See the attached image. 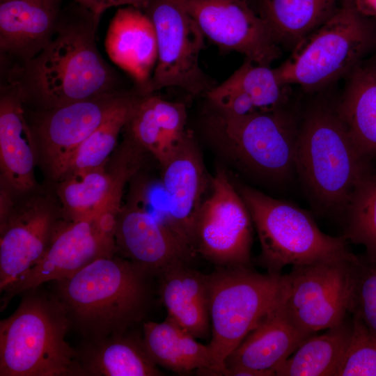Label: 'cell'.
<instances>
[{"instance_id":"obj_1","label":"cell","mask_w":376,"mask_h":376,"mask_svg":"<svg viewBox=\"0 0 376 376\" xmlns=\"http://www.w3.org/2000/svg\"><path fill=\"white\" fill-rule=\"evenodd\" d=\"M70 2L49 43L28 62L3 70L1 86L24 107L45 110L120 91L116 72L96 44L101 17Z\"/></svg>"},{"instance_id":"obj_2","label":"cell","mask_w":376,"mask_h":376,"mask_svg":"<svg viewBox=\"0 0 376 376\" xmlns=\"http://www.w3.org/2000/svg\"><path fill=\"white\" fill-rule=\"evenodd\" d=\"M149 276L132 262L114 255L52 281L53 293L70 328L86 340L98 339L123 334L143 318L149 301Z\"/></svg>"},{"instance_id":"obj_3","label":"cell","mask_w":376,"mask_h":376,"mask_svg":"<svg viewBox=\"0 0 376 376\" xmlns=\"http://www.w3.org/2000/svg\"><path fill=\"white\" fill-rule=\"evenodd\" d=\"M21 295L0 322V376H83L78 351L65 339L69 319L53 292L40 285Z\"/></svg>"},{"instance_id":"obj_4","label":"cell","mask_w":376,"mask_h":376,"mask_svg":"<svg viewBox=\"0 0 376 376\" xmlns=\"http://www.w3.org/2000/svg\"><path fill=\"white\" fill-rule=\"evenodd\" d=\"M336 111L317 107L299 127L296 172L317 209L344 212L361 182L372 173Z\"/></svg>"},{"instance_id":"obj_5","label":"cell","mask_w":376,"mask_h":376,"mask_svg":"<svg viewBox=\"0 0 376 376\" xmlns=\"http://www.w3.org/2000/svg\"><path fill=\"white\" fill-rule=\"evenodd\" d=\"M299 127L283 108L237 116L212 108L205 132L221 155L246 173L284 182L296 171Z\"/></svg>"},{"instance_id":"obj_6","label":"cell","mask_w":376,"mask_h":376,"mask_svg":"<svg viewBox=\"0 0 376 376\" xmlns=\"http://www.w3.org/2000/svg\"><path fill=\"white\" fill-rule=\"evenodd\" d=\"M208 276L211 375H224L228 354L284 299L285 274H260L249 267H219Z\"/></svg>"},{"instance_id":"obj_7","label":"cell","mask_w":376,"mask_h":376,"mask_svg":"<svg viewBox=\"0 0 376 376\" xmlns=\"http://www.w3.org/2000/svg\"><path fill=\"white\" fill-rule=\"evenodd\" d=\"M237 189L251 214L260 244L259 261L267 272L353 254L344 236L324 233L304 210L247 185Z\"/></svg>"},{"instance_id":"obj_8","label":"cell","mask_w":376,"mask_h":376,"mask_svg":"<svg viewBox=\"0 0 376 376\" xmlns=\"http://www.w3.org/2000/svg\"><path fill=\"white\" fill-rule=\"evenodd\" d=\"M375 42L373 26L354 7H345L301 38L274 71L283 86L317 88L351 70Z\"/></svg>"},{"instance_id":"obj_9","label":"cell","mask_w":376,"mask_h":376,"mask_svg":"<svg viewBox=\"0 0 376 376\" xmlns=\"http://www.w3.org/2000/svg\"><path fill=\"white\" fill-rule=\"evenodd\" d=\"M121 207L77 220L63 217L40 260L1 293V309L24 292L65 279L95 261L116 253L115 231Z\"/></svg>"},{"instance_id":"obj_10","label":"cell","mask_w":376,"mask_h":376,"mask_svg":"<svg viewBox=\"0 0 376 376\" xmlns=\"http://www.w3.org/2000/svg\"><path fill=\"white\" fill-rule=\"evenodd\" d=\"M143 11L155 28L157 59L141 94L179 88L192 96L206 95L214 86L199 65L205 36L194 19L171 0H148Z\"/></svg>"},{"instance_id":"obj_11","label":"cell","mask_w":376,"mask_h":376,"mask_svg":"<svg viewBox=\"0 0 376 376\" xmlns=\"http://www.w3.org/2000/svg\"><path fill=\"white\" fill-rule=\"evenodd\" d=\"M196 219L194 249L218 267H249L253 223L226 171L217 169Z\"/></svg>"},{"instance_id":"obj_12","label":"cell","mask_w":376,"mask_h":376,"mask_svg":"<svg viewBox=\"0 0 376 376\" xmlns=\"http://www.w3.org/2000/svg\"><path fill=\"white\" fill-rule=\"evenodd\" d=\"M357 255L292 266L285 274V310L311 336L340 323L348 313L352 265Z\"/></svg>"},{"instance_id":"obj_13","label":"cell","mask_w":376,"mask_h":376,"mask_svg":"<svg viewBox=\"0 0 376 376\" xmlns=\"http://www.w3.org/2000/svg\"><path fill=\"white\" fill-rule=\"evenodd\" d=\"M196 22L205 38L225 51L269 66L281 51L267 22L244 0H171Z\"/></svg>"},{"instance_id":"obj_14","label":"cell","mask_w":376,"mask_h":376,"mask_svg":"<svg viewBox=\"0 0 376 376\" xmlns=\"http://www.w3.org/2000/svg\"><path fill=\"white\" fill-rule=\"evenodd\" d=\"M124 93L119 91L56 108L36 110L33 120L29 123L38 157L51 177L56 180L64 177L77 150Z\"/></svg>"},{"instance_id":"obj_15","label":"cell","mask_w":376,"mask_h":376,"mask_svg":"<svg viewBox=\"0 0 376 376\" xmlns=\"http://www.w3.org/2000/svg\"><path fill=\"white\" fill-rule=\"evenodd\" d=\"M61 217L50 203L32 198L10 209L1 221V293L40 260L62 220Z\"/></svg>"},{"instance_id":"obj_16","label":"cell","mask_w":376,"mask_h":376,"mask_svg":"<svg viewBox=\"0 0 376 376\" xmlns=\"http://www.w3.org/2000/svg\"><path fill=\"white\" fill-rule=\"evenodd\" d=\"M116 253L150 275L188 262L196 255L168 227L130 198L118 214Z\"/></svg>"},{"instance_id":"obj_17","label":"cell","mask_w":376,"mask_h":376,"mask_svg":"<svg viewBox=\"0 0 376 376\" xmlns=\"http://www.w3.org/2000/svg\"><path fill=\"white\" fill-rule=\"evenodd\" d=\"M65 0H0L3 70L28 62L52 40Z\"/></svg>"},{"instance_id":"obj_18","label":"cell","mask_w":376,"mask_h":376,"mask_svg":"<svg viewBox=\"0 0 376 376\" xmlns=\"http://www.w3.org/2000/svg\"><path fill=\"white\" fill-rule=\"evenodd\" d=\"M162 168L161 181L168 197L174 230L196 253L195 222L210 182L192 132Z\"/></svg>"},{"instance_id":"obj_19","label":"cell","mask_w":376,"mask_h":376,"mask_svg":"<svg viewBox=\"0 0 376 376\" xmlns=\"http://www.w3.org/2000/svg\"><path fill=\"white\" fill-rule=\"evenodd\" d=\"M283 301L268 312L228 354L224 375L231 369L248 370L254 376L275 375L276 369L310 336L292 322Z\"/></svg>"},{"instance_id":"obj_20","label":"cell","mask_w":376,"mask_h":376,"mask_svg":"<svg viewBox=\"0 0 376 376\" xmlns=\"http://www.w3.org/2000/svg\"><path fill=\"white\" fill-rule=\"evenodd\" d=\"M105 49L112 62L134 79L141 93L157 59L156 33L148 15L133 6L119 8L110 22Z\"/></svg>"},{"instance_id":"obj_21","label":"cell","mask_w":376,"mask_h":376,"mask_svg":"<svg viewBox=\"0 0 376 376\" xmlns=\"http://www.w3.org/2000/svg\"><path fill=\"white\" fill-rule=\"evenodd\" d=\"M187 121L183 103L167 101L153 93H139L125 127L128 136L151 152L162 166L191 132Z\"/></svg>"},{"instance_id":"obj_22","label":"cell","mask_w":376,"mask_h":376,"mask_svg":"<svg viewBox=\"0 0 376 376\" xmlns=\"http://www.w3.org/2000/svg\"><path fill=\"white\" fill-rule=\"evenodd\" d=\"M38 157L36 143L21 99L1 86L0 165L4 182L17 191L33 189Z\"/></svg>"},{"instance_id":"obj_23","label":"cell","mask_w":376,"mask_h":376,"mask_svg":"<svg viewBox=\"0 0 376 376\" xmlns=\"http://www.w3.org/2000/svg\"><path fill=\"white\" fill-rule=\"evenodd\" d=\"M159 294L167 318L196 338L209 334V276L180 263L162 271Z\"/></svg>"},{"instance_id":"obj_24","label":"cell","mask_w":376,"mask_h":376,"mask_svg":"<svg viewBox=\"0 0 376 376\" xmlns=\"http://www.w3.org/2000/svg\"><path fill=\"white\" fill-rule=\"evenodd\" d=\"M83 376H159L143 339L118 334L88 340L77 350Z\"/></svg>"},{"instance_id":"obj_25","label":"cell","mask_w":376,"mask_h":376,"mask_svg":"<svg viewBox=\"0 0 376 376\" xmlns=\"http://www.w3.org/2000/svg\"><path fill=\"white\" fill-rule=\"evenodd\" d=\"M143 333L145 348L157 366L179 374L197 370L211 375L213 360L209 345L198 342L171 320L146 322Z\"/></svg>"},{"instance_id":"obj_26","label":"cell","mask_w":376,"mask_h":376,"mask_svg":"<svg viewBox=\"0 0 376 376\" xmlns=\"http://www.w3.org/2000/svg\"><path fill=\"white\" fill-rule=\"evenodd\" d=\"M306 338L275 371L278 376H336L350 344L352 318Z\"/></svg>"},{"instance_id":"obj_27","label":"cell","mask_w":376,"mask_h":376,"mask_svg":"<svg viewBox=\"0 0 376 376\" xmlns=\"http://www.w3.org/2000/svg\"><path fill=\"white\" fill-rule=\"evenodd\" d=\"M337 111L361 154L376 159V75L368 68L354 70Z\"/></svg>"},{"instance_id":"obj_28","label":"cell","mask_w":376,"mask_h":376,"mask_svg":"<svg viewBox=\"0 0 376 376\" xmlns=\"http://www.w3.org/2000/svg\"><path fill=\"white\" fill-rule=\"evenodd\" d=\"M334 0H263L262 17L279 42L295 43L332 14Z\"/></svg>"},{"instance_id":"obj_29","label":"cell","mask_w":376,"mask_h":376,"mask_svg":"<svg viewBox=\"0 0 376 376\" xmlns=\"http://www.w3.org/2000/svg\"><path fill=\"white\" fill-rule=\"evenodd\" d=\"M139 95V92H125L123 94L100 125L77 150L66 174L80 169L104 166L116 145L120 131L125 128L132 116Z\"/></svg>"},{"instance_id":"obj_30","label":"cell","mask_w":376,"mask_h":376,"mask_svg":"<svg viewBox=\"0 0 376 376\" xmlns=\"http://www.w3.org/2000/svg\"><path fill=\"white\" fill-rule=\"evenodd\" d=\"M345 235L365 249V255L376 261V173L367 175L353 192L344 211Z\"/></svg>"},{"instance_id":"obj_31","label":"cell","mask_w":376,"mask_h":376,"mask_svg":"<svg viewBox=\"0 0 376 376\" xmlns=\"http://www.w3.org/2000/svg\"><path fill=\"white\" fill-rule=\"evenodd\" d=\"M219 86L246 94L258 111L282 109L288 99L285 86L280 83L274 69L248 60Z\"/></svg>"},{"instance_id":"obj_32","label":"cell","mask_w":376,"mask_h":376,"mask_svg":"<svg viewBox=\"0 0 376 376\" xmlns=\"http://www.w3.org/2000/svg\"><path fill=\"white\" fill-rule=\"evenodd\" d=\"M347 310L376 336V261L366 256L352 263Z\"/></svg>"},{"instance_id":"obj_33","label":"cell","mask_w":376,"mask_h":376,"mask_svg":"<svg viewBox=\"0 0 376 376\" xmlns=\"http://www.w3.org/2000/svg\"><path fill=\"white\" fill-rule=\"evenodd\" d=\"M352 318L351 340L336 376H376V336L359 319Z\"/></svg>"},{"instance_id":"obj_34","label":"cell","mask_w":376,"mask_h":376,"mask_svg":"<svg viewBox=\"0 0 376 376\" xmlns=\"http://www.w3.org/2000/svg\"><path fill=\"white\" fill-rule=\"evenodd\" d=\"M72 1L89 10L98 16L111 7L127 6L136 8H145L148 0H65Z\"/></svg>"},{"instance_id":"obj_35","label":"cell","mask_w":376,"mask_h":376,"mask_svg":"<svg viewBox=\"0 0 376 376\" xmlns=\"http://www.w3.org/2000/svg\"><path fill=\"white\" fill-rule=\"evenodd\" d=\"M354 8L364 17L376 18V0H354Z\"/></svg>"},{"instance_id":"obj_36","label":"cell","mask_w":376,"mask_h":376,"mask_svg":"<svg viewBox=\"0 0 376 376\" xmlns=\"http://www.w3.org/2000/svg\"><path fill=\"white\" fill-rule=\"evenodd\" d=\"M367 68H368L372 72H373L376 75V55L372 63Z\"/></svg>"}]
</instances>
